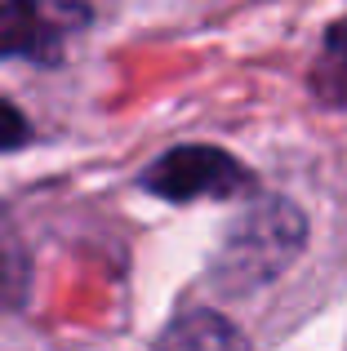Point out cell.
<instances>
[{"label":"cell","instance_id":"1","mask_svg":"<svg viewBox=\"0 0 347 351\" xmlns=\"http://www.w3.org/2000/svg\"><path fill=\"white\" fill-rule=\"evenodd\" d=\"M303 236H307L303 214L289 200H280V196L259 200L223 236V249H218V263H214V280H223L232 293L259 289V285L276 280L294 263V254L303 249Z\"/></svg>","mask_w":347,"mask_h":351},{"label":"cell","instance_id":"5","mask_svg":"<svg viewBox=\"0 0 347 351\" xmlns=\"http://www.w3.org/2000/svg\"><path fill=\"white\" fill-rule=\"evenodd\" d=\"M316 94L330 98V103H347V23H339L325 36V53L312 71Z\"/></svg>","mask_w":347,"mask_h":351},{"label":"cell","instance_id":"3","mask_svg":"<svg viewBox=\"0 0 347 351\" xmlns=\"http://www.w3.org/2000/svg\"><path fill=\"white\" fill-rule=\"evenodd\" d=\"M62 40L58 9L40 0H0V58H45Z\"/></svg>","mask_w":347,"mask_h":351},{"label":"cell","instance_id":"2","mask_svg":"<svg viewBox=\"0 0 347 351\" xmlns=\"http://www.w3.org/2000/svg\"><path fill=\"white\" fill-rule=\"evenodd\" d=\"M147 191L165 200H200V196H236L250 187V173L218 147H174L147 169Z\"/></svg>","mask_w":347,"mask_h":351},{"label":"cell","instance_id":"6","mask_svg":"<svg viewBox=\"0 0 347 351\" xmlns=\"http://www.w3.org/2000/svg\"><path fill=\"white\" fill-rule=\"evenodd\" d=\"M27 138H32V125H27V116L18 112L9 98H0V152H9V147H23Z\"/></svg>","mask_w":347,"mask_h":351},{"label":"cell","instance_id":"4","mask_svg":"<svg viewBox=\"0 0 347 351\" xmlns=\"http://www.w3.org/2000/svg\"><path fill=\"white\" fill-rule=\"evenodd\" d=\"M152 351H250V338L218 311H187L156 338Z\"/></svg>","mask_w":347,"mask_h":351}]
</instances>
